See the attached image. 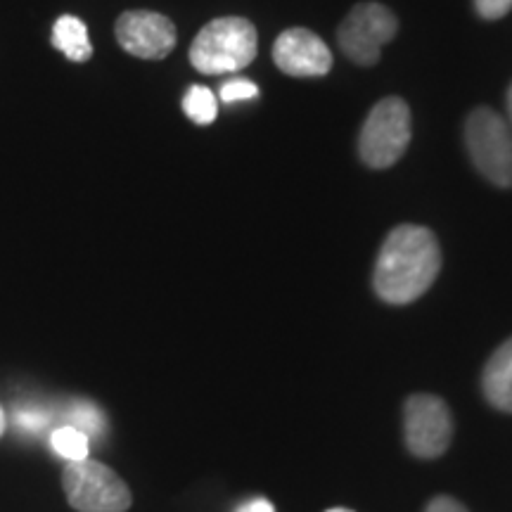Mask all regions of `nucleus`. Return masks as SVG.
I'll return each mask as SVG.
<instances>
[{
  "label": "nucleus",
  "mask_w": 512,
  "mask_h": 512,
  "mask_svg": "<svg viewBox=\"0 0 512 512\" xmlns=\"http://www.w3.org/2000/svg\"><path fill=\"white\" fill-rule=\"evenodd\" d=\"M465 145L486 181L512 188V131L501 114L477 107L465 121Z\"/></svg>",
  "instance_id": "4"
},
{
  "label": "nucleus",
  "mask_w": 512,
  "mask_h": 512,
  "mask_svg": "<svg viewBox=\"0 0 512 512\" xmlns=\"http://www.w3.org/2000/svg\"><path fill=\"white\" fill-rule=\"evenodd\" d=\"M479 17L484 19H501L512 10V0H475Z\"/></svg>",
  "instance_id": "15"
},
{
  "label": "nucleus",
  "mask_w": 512,
  "mask_h": 512,
  "mask_svg": "<svg viewBox=\"0 0 512 512\" xmlns=\"http://www.w3.org/2000/svg\"><path fill=\"white\" fill-rule=\"evenodd\" d=\"M406 446L418 458H439L453 439V418L446 401L434 394H413L406 401Z\"/></svg>",
  "instance_id": "7"
},
{
  "label": "nucleus",
  "mask_w": 512,
  "mask_h": 512,
  "mask_svg": "<svg viewBox=\"0 0 512 512\" xmlns=\"http://www.w3.org/2000/svg\"><path fill=\"white\" fill-rule=\"evenodd\" d=\"M259 95V86H256L254 81H247V79H233V81H226L221 86L219 91V98L226 102V105H235V102H245V100H252Z\"/></svg>",
  "instance_id": "14"
},
{
  "label": "nucleus",
  "mask_w": 512,
  "mask_h": 512,
  "mask_svg": "<svg viewBox=\"0 0 512 512\" xmlns=\"http://www.w3.org/2000/svg\"><path fill=\"white\" fill-rule=\"evenodd\" d=\"M53 46L72 62H88L93 55L88 27L74 15H62L53 27Z\"/></svg>",
  "instance_id": "11"
},
{
  "label": "nucleus",
  "mask_w": 512,
  "mask_h": 512,
  "mask_svg": "<svg viewBox=\"0 0 512 512\" xmlns=\"http://www.w3.org/2000/svg\"><path fill=\"white\" fill-rule=\"evenodd\" d=\"M425 512H467V508L463 503H458L456 498L437 496L430 505H427Z\"/></svg>",
  "instance_id": "16"
},
{
  "label": "nucleus",
  "mask_w": 512,
  "mask_h": 512,
  "mask_svg": "<svg viewBox=\"0 0 512 512\" xmlns=\"http://www.w3.org/2000/svg\"><path fill=\"white\" fill-rule=\"evenodd\" d=\"M53 448L62 458L74 463V460L88 458V448H91V444H88L86 432H81L79 427L74 425H67L53 432Z\"/></svg>",
  "instance_id": "13"
},
{
  "label": "nucleus",
  "mask_w": 512,
  "mask_h": 512,
  "mask_svg": "<svg viewBox=\"0 0 512 512\" xmlns=\"http://www.w3.org/2000/svg\"><path fill=\"white\" fill-rule=\"evenodd\" d=\"M256 29L245 17H219L209 22L190 46V62L200 74H235L256 57Z\"/></svg>",
  "instance_id": "2"
},
{
  "label": "nucleus",
  "mask_w": 512,
  "mask_h": 512,
  "mask_svg": "<svg viewBox=\"0 0 512 512\" xmlns=\"http://www.w3.org/2000/svg\"><path fill=\"white\" fill-rule=\"evenodd\" d=\"M508 114H510V121H512V86H510V91H508Z\"/></svg>",
  "instance_id": "19"
},
{
  "label": "nucleus",
  "mask_w": 512,
  "mask_h": 512,
  "mask_svg": "<svg viewBox=\"0 0 512 512\" xmlns=\"http://www.w3.org/2000/svg\"><path fill=\"white\" fill-rule=\"evenodd\" d=\"M399 22L394 12L380 3H361L349 12L337 31V43L351 62L373 67L380 60L382 46L396 36Z\"/></svg>",
  "instance_id": "6"
},
{
  "label": "nucleus",
  "mask_w": 512,
  "mask_h": 512,
  "mask_svg": "<svg viewBox=\"0 0 512 512\" xmlns=\"http://www.w3.org/2000/svg\"><path fill=\"white\" fill-rule=\"evenodd\" d=\"M411 110L401 98H384L368 114L358 138V155L370 169L396 164L411 143Z\"/></svg>",
  "instance_id": "5"
},
{
  "label": "nucleus",
  "mask_w": 512,
  "mask_h": 512,
  "mask_svg": "<svg viewBox=\"0 0 512 512\" xmlns=\"http://www.w3.org/2000/svg\"><path fill=\"white\" fill-rule=\"evenodd\" d=\"M441 271V249L430 228L396 226L377 254L373 285L382 302L403 306L420 299Z\"/></svg>",
  "instance_id": "1"
},
{
  "label": "nucleus",
  "mask_w": 512,
  "mask_h": 512,
  "mask_svg": "<svg viewBox=\"0 0 512 512\" xmlns=\"http://www.w3.org/2000/svg\"><path fill=\"white\" fill-rule=\"evenodd\" d=\"M119 46L140 60H164L176 48V27L169 17L150 10H128L117 19Z\"/></svg>",
  "instance_id": "8"
},
{
  "label": "nucleus",
  "mask_w": 512,
  "mask_h": 512,
  "mask_svg": "<svg viewBox=\"0 0 512 512\" xmlns=\"http://www.w3.org/2000/svg\"><path fill=\"white\" fill-rule=\"evenodd\" d=\"M5 434V411H3V406H0V437H3Z\"/></svg>",
  "instance_id": "18"
},
{
  "label": "nucleus",
  "mask_w": 512,
  "mask_h": 512,
  "mask_svg": "<svg viewBox=\"0 0 512 512\" xmlns=\"http://www.w3.org/2000/svg\"><path fill=\"white\" fill-rule=\"evenodd\" d=\"M482 392L498 411L512 413V337L505 339L484 366Z\"/></svg>",
  "instance_id": "10"
},
{
  "label": "nucleus",
  "mask_w": 512,
  "mask_h": 512,
  "mask_svg": "<svg viewBox=\"0 0 512 512\" xmlns=\"http://www.w3.org/2000/svg\"><path fill=\"white\" fill-rule=\"evenodd\" d=\"M325 512H354V510H349V508H330V510H325Z\"/></svg>",
  "instance_id": "20"
},
{
  "label": "nucleus",
  "mask_w": 512,
  "mask_h": 512,
  "mask_svg": "<svg viewBox=\"0 0 512 512\" xmlns=\"http://www.w3.org/2000/svg\"><path fill=\"white\" fill-rule=\"evenodd\" d=\"M235 512H275V508L271 501H266V498H252V501L242 503Z\"/></svg>",
  "instance_id": "17"
},
{
  "label": "nucleus",
  "mask_w": 512,
  "mask_h": 512,
  "mask_svg": "<svg viewBox=\"0 0 512 512\" xmlns=\"http://www.w3.org/2000/svg\"><path fill=\"white\" fill-rule=\"evenodd\" d=\"M273 60L290 76H323L332 67L330 48L309 29L283 31L273 46Z\"/></svg>",
  "instance_id": "9"
},
{
  "label": "nucleus",
  "mask_w": 512,
  "mask_h": 512,
  "mask_svg": "<svg viewBox=\"0 0 512 512\" xmlns=\"http://www.w3.org/2000/svg\"><path fill=\"white\" fill-rule=\"evenodd\" d=\"M62 486L69 505L79 512H126L133 503L124 479L93 458L64 465Z\"/></svg>",
  "instance_id": "3"
},
{
  "label": "nucleus",
  "mask_w": 512,
  "mask_h": 512,
  "mask_svg": "<svg viewBox=\"0 0 512 512\" xmlns=\"http://www.w3.org/2000/svg\"><path fill=\"white\" fill-rule=\"evenodd\" d=\"M183 112L185 117L200 126L214 124L216 114H219V102H216L214 91L207 86H190L183 98Z\"/></svg>",
  "instance_id": "12"
}]
</instances>
